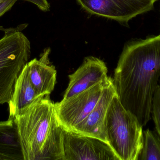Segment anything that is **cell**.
<instances>
[{"instance_id":"obj_1","label":"cell","mask_w":160,"mask_h":160,"mask_svg":"<svg viewBox=\"0 0 160 160\" xmlns=\"http://www.w3.org/2000/svg\"><path fill=\"white\" fill-rule=\"evenodd\" d=\"M160 77V34L128 42L115 70L113 83L123 106L143 127L150 120Z\"/></svg>"},{"instance_id":"obj_2","label":"cell","mask_w":160,"mask_h":160,"mask_svg":"<svg viewBox=\"0 0 160 160\" xmlns=\"http://www.w3.org/2000/svg\"><path fill=\"white\" fill-rule=\"evenodd\" d=\"M23 160H64L63 128L49 95L21 110L14 118Z\"/></svg>"},{"instance_id":"obj_3","label":"cell","mask_w":160,"mask_h":160,"mask_svg":"<svg viewBox=\"0 0 160 160\" xmlns=\"http://www.w3.org/2000/svg\"><path fill=\"white\" fill-rule=\"evenodd\" d=\"M105 129L107 142L118 160H138L143 146V126L117 94L107 111Z\"/></svg>"},{"instance_id":"obj_4","label":"cell","mask_w":160,"mask_h":160,"mask_svg":"<svg viewBox=\"0 0 160 160\" xmlns=\"http://www.w3.org/2000/svg\"><path fill=\"white\" fill-rule=\"evenodd\" d=\"M31 43L18 29H7L0 39V105L8 103L16 80L31 56Z\"/></svg>"},{"instance_id":"obj_5","label":"cell","mask_w":160,"mask_h":160,"mask_svg":"<svg viewBox=\"0 0 160 160\" xmlns=\"http://www.w3.org/2000/svg\"><path fill=\"white\" fill-rule=\"evenodd\" d=\"M112 80L108 77L90 88L55 103L58 120L64 129L72 131L88 116Z\"/></svg>"},{"instance_id":"obj_6","label":"cell","mask_w":160,"mask_h":160,"mask_svg":"<svg viewBox=\"0 0 160 160\" xmlns=\"http://www.w3.org/2000/svg\"><path fill=\"white\" fill-rule=\"evenodd\" d=\"M157 1L78 0V2L91 14L128 23L136 16L152 10Z\"/></svg>"},{"instance_id":"obj_7","label":"cell","mask_w":160,"mask_h":160,"mask_svg":"<svg viewBox=\"0 0 160 160\" xmlns=\"http://www.w3.org/2000/svg\"><path fill=\"white\" fill-rule=\"evenodd\" d=\"M64 160H118L109 144L100 139L64 130Z\"/></svg>"},{"instance_id":"obj_8","label":"cell","mask_w":160,"mask_h":160,"mask_svg":"<svg viewBox=\"0 0 160 160\" xmlns=\"http://www.w3.org/2000/svg\"><path fill=\"white\" fill-rule=\"evenodd\" d=\"M108 69L104 62L93 56L85 58L83 63L73 74L63 99H66L87 90L108 78Z\"/></svg>"},{"instance_id":"obj_9","label":"cell","mask_w":160,"mask_h":160,"mask_svg":"<svg viewBox=\"0 0 160 160\" xmlns=\"http://www.w3.org/2000/svg\"><path fill=\"white\" fill-rule=\"evenodd\" d=\"M116 94L112 80L104 88L98 101L88 116L71 132L97 138L108 143L105 132V118L111 101Z\"/></svg>"},{"instance_id":"obj_10","label":"cell","mask_w":160,"mask_h":160,"mask_svg":"<svg viewBox=\"0 0 160 160\" xmlns=\"http://www.w3.org/2000/svg\"><path fill=\"white\" fill-rule=\"evenodd\" d=\"M50 49L45 51L39 60L33 59L26 64L29 79L40 95H49L54 90L57 71L49 60Z\"/></svg>"},{"instance_id":"obj_11","label":"cell","mask_w":160,"mask_h":160,"mask_svg":"<svg viewBox=\"0 0 160 160\" xmlns=\"http://www.w3.org/2000/svg\"><path fill=\"white\" fill-rule=\"evenodd\" d=\"M44 96L39 95L32 85L25 65L16 80L12 97L8 103V118L14 119L21 110Z\"/></svg>"},{"instance_id":"obj_12","label":"cell","mask_w":160,"mask_h":160,"mask_svg":"<svg viewBox=\"0 0 160 160\" xmlns=\"http://www.w3.org/2000/svg\"><path fill=\"white\" fill-rule=\"evenodd\" d=\"M23 160L17 126L14 119L0 122V160Z\"/></svg>"},{"instance_id":"obj_13","label":"cell","mask_w":160,"mask_h":160,"mask_svg":"<svg viewBox=\"0 0 160 160\" xmlns=\"http://www.w3.org/2000/svg\"><path fill=\"white\" fill-rule=\"evenodd\" d=\"M143 133V146L138 160H160L159 137L149 129Z\"/></svg>"},{"instance_id":"obj_14","label":"cell","mask_w":160,"mask_h":160,"mask_svg":"<svg viewBox=\"0 0 160 160\" xmlns=\"http://www.w3.org/2000/svg\"><path fill=\"white\" fill-rule=\"evenodd\" d=\"M151 114L155 123L156 131L160 139V85L154 93L152 100Z\"/></svg>"},{"instance_id":"obj_15","label":"cell","mask_w":160,"mask_h":160,"mask_svg":"<svg viewBox=\"0 0 160 160\" xmlns=\"http://www.w3.org/2000/svg\"><path fill=\"white\" fill-rule=\"evenodd\" d=\"M18 0H0V17L11 9Z\"/></svg>"},{"instance_id":"obj_16","label":"cell","mask_w":160,"mask_h":160,"mask_svg":"<svg viewBox=\"0 0 160 160\" xmlns=\"http://www.w3.org/2000/svg\"><path fill=\"white\" fill-rule=\"evenodd\" d=\"M30 2L36 5L42 11H47L49 10L50 6L47 0H23Z\"/></svg>"},{"instance_id":"obj_17","label":"cell","mask_w":160,"mask_h":160,"mask_svg":"<svg viewBox=\"0 0 160 160\" xmlns=\"http://www.w3.org/2000/svg\"></svg>"}]
</instances>
